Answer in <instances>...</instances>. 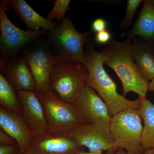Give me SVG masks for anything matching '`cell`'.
I'll list each match as a JSON object with an SVG mask.
<instances>
[{
	"instance_id": "1",
	"label": "cell",
	"mask_w": 154,
	"mask_h": 154,
	"mask_svg": "<svg viewBox=\"0 0 154 154\" xmlns=\"http://www.w3.org/2000/svg\"><path fill=\"white\" fill-rule=\"evenodd\" d=\"M84 64L88 71L86 85L98 93L107 105L111 117L128 108H138L140 99L130 100L119 94L116 83L107 74L104 67L105 57L103 52L95 49L94 43L89 37L85 45Z\"/></svg>"
},
{
	"instance_id": "2",
	"label": "cell",
	"mask_w": 154,
	"mask_h": 154,
	"mask_svg": "<svg viewBox=\"0 0 154 154\" xmlns=\"http://www.w3.org/2000/svg\"><path fill=\"white\" fill-rule=\"evenodd\" d=\"M131 42L128 39L122 42L111 39L102 51L105 57L104 64L112 69L120 79L123 96L133 92L142 99L149 91V82L138 71L130 49Z\"/></svg>"
},
{
	"instance_id": "3",
	"label": "cell",
	"mask_w": 154,
	"mask_h": 154,
	"mask_svg": "<svg viewBox=\"0 0 154 154\" xmlns=\"http://www.w3.org/2000/svg\"><path fill=\"white\" fill-rule=\"evenodd\" d=\"M88 71L82 63L56 60L49 78V91L75 105L86 85Z\"/></svg>"
},
{
	"instance_id": "4",
	"label": "cell",
	"mask_w": 154,
	"mask_h": 154,
	"mask_svg": "<svg viewBox=\"0 0 154 154\" xmlns=\"http://www.w3.org/2000/svg\"><path fill=\"white\" fill-rule=\"evenodd\" d=\"M90 34L79 32L72 20L66 18L46 36L56 60L84 63V46Z\"/></svg>"
},
{
	"instance_id": "5",
	"label": "cell",
	"mask_w": 154,
	"mask_h": 154,
	"mask_svg": "<svg viewBox=\"0 0 154 154\" xmlns=\"http://www.w3.org/2000/svg\"><path fill=\"white\" fill-rule=\"evenodd\" d=\"M142 120L138 110L134 107H128L112 116L110 131L118 148L131 154L144 153L142 144Z\"/></svg>"
},
{
	"instance_id": "6",
	"label": "cell",
	"mask_w": 154,
	"mask_h": 154,
	"mask_svg": "<svg viewBox=\"0 0 154 154\" xmlns=\"http://www.w3.org/2000/svg\"><path fill=\"white\" fill-rule=\"evenodd\" d=\"M36 94L43 106L48 133L66 134L76 127L84 125L73 104L61 100L50 91Z\"/></svg>"
},
{
	"instance_id": "7",
	"label": "cell",
	"mask_w": 154,
	"mask_h": 154,
	"mask_svg": "<svg viewBox=\"0 0 154 154\" xmlns=\"http://www.w3.org/2000/svg\"><path fill=\"white\" fill-rule=\"evenodd\" d=\"M46 30H23L14 25L0 5V60L5 62L47 34Z\"/></svg>"
},
{
	"instance_id": "8",
	"label": "cell",
	"mask_w": 154,
	"mask_h": 154,
	"mask_svg": "<svg viewBox=\"0 0 154 154\" xmlns=\"http://www.w3.org/2000/svg\"><path fill=\"white\" fill-rule=\"evenodd\" d=\"M46 34L21 52L36 82L35 93L49 91L50 76L56 60Z\"/></svg>"
},
{
	"instance_id": "9",
	"label": "cell",
	"mask_w": 154,
	"mask_h": 154,
	"mask_svg": "<svg viewBox=\"0 0 154 154\" xmlns=\"http://www.w3.org/2000/svg\"><path fill=\"white\" fill-rule=\"evenodd\" d=\"M74 138L90 152L107 151L116 152L119 149L110 131V123L101 122L82 125L66 134Z\"/></svg>"
},
{
	"instance_id": "10",
	"label": "cell",
	"mask_w": 154,
	"mask_h": 154,
	"mask_svg": "<svg viewBox=\"0 0 154 154\" xmlns=\"http://www.w3.org/2000/svg\"><path fill=\"white\" fill-rule=\"evenodd\" d=\"M84 149L71 137L47 133L34 137L26 152L29 154H74L85 152Z\"/></svg>"
},
{
	"instance_id": "11",
	"label": "cell",
	"mask_w": 154,
	"mask_h": 154,
	"mask_svg": "<svg viewBox=\"0 0 154 154\" xmlns=\"http://www.w3.org/2000/svg\"><path fill=\"white\" fill-rule=\"evenodd\" d=\"M74 105L84 125L110 123L112 117L106 103L94 89L87 85Z\"/></svg>"
},
{
	"instance_id": "12",
	"label": "cell",
	"mask_w": 154,
	"mask_h": 154,
	"mask_svg": "<svg viewBox=\"0 0 154 154\" xmlns=\"http://www.w3.org/2000/svg\"><path fill=\"white\" fill-rule=\"evenodd\" d=\"M22 108V114L34 136L48 133V125L43 106L36 93L16 91Z\"/></svg>"
},
{
	"instance_id": "13",
	"label": "cell",
	"mask_w": 154,
	"mask_h": 154,
	"mask_svg": "<svg viewBox=\"0 0 154 154\" xmlns=\"http://www.w3.org/2000/svg\"><path fill=\"white\" fill-rule=\"evenodd\" d=\"M1 73L16 91H29L36 93V83L21 53L1 62Z\"/></svg>"
},
{
	"instance_id": "14",
	"label": "cell",
	"mask_w": 154,
	"mask_h": 154,
	"mask_svg": "<svg viewBox=\"0 0 154 154\" xmlns=\"http://www.w3.org/2000/svg\"><path fill=\"white\" fill-rule=\"evenodd\" d=\"M0 127L16 140L19 152H26L35 137L22 114L2 105L0 106Z\"/></svg>"
},
{
	"instance_id": "15",
	"label": "cell",
	"mask_w": 154,
	"mask_h": 154,
	"mask_svg": "<svg viewBox=\"0 0 154 154\" xmlns=\"http://www.w3.org/2000/svg\"><path fill=\"white\" fill-rule=\"evenodd\" d=\"M5 8L9 6L26 25L27 30L36 31L40 29L50 31L60 23L48 20L38 14L24 0L1 1Z\"/></svg>"
},
{
	"instance_id": "16",
	"label": "cell",
	"mask_w": 154,
	"mask_h": 154,
	"mask_svg": "<svg viewBox=\"0 0 154 154\" xmlns=\"http://www.w3.org/2000/svg\"><path fill=\"white\" fill-rule=\"evenodd\" d=\"M130 49L141 75L149 82L154 79V45L135 39L131 41Z\"/></svg>"
},
{
	"instance_id": "17",
	"label": "cell",
	"mask_w": 154,
	"mask_h": 154,
	"mask_svg": "<svg viewBox=\"0 0 154 154\" xmlns=\"http://www.w3.org/2000/svg\"><path fill=\"white\" fill-rule=\"evenodd\" d=\"M139 16L128 34V39L139 36L146 42L154 45V7L152 0L144 1Z\"/></svg>"
},
{
	"instance_id": "18",
	"label": "cell",
	"mask_w": 154,
	"mask_h": 154,
	"mask_svg": "<svg viewBox=\"0 0 154 154\" xmlns=\"http://www.w3.org/2000/svg\"><path fill=\"white\" fill-rule=\"evenodd\" d=\"M140 99L137 109L144 122L142 144L145 151L154 148V104L146 97Z\"/></svg>"
},
{
	"instance_id": "19",
	"label": "cell",
	"mask_w": 154,
	"mask_h": 154,
	"mask_svg": "<svg viewBox=\"0 0 154 154\" xmlns=\"http://www.w3.org/2000/svg\"><path fill=\"white\" fill-rule=\"evenodd\" d=\"M0 103L3 107L22 114V108L17 94L2 73L0 74Z\"/></svg>"
},
{
	"instance_id": "20",
	"label": "cell",
	"mask_w": 154,
	"mask_h": 154,
	"mask_svg": "<svg viewBox=\"0 0 154 154\" xmlns=\"http://www.w3.org/2000/svg\"><path fill=\"white\" fill-rule=\"evenodd\" d=\"M70 0H57L52 10L48 15L47 19L50 21L56 20L59 23L65 19L67 11H69Z\"/></svg>"
},
{
	"instance_id": "21",
	"label": "cell",
	"mask_w": 154,
	"mask_h": 154,
	"mask_svg": "<svg viewBox=\"0 0 154 154\" xmlns=\"http://www.w3.org/2000/svg\"><path fill=\"white\" fill-rule=\"evenodd\" d=\"M142 2V0L128 1L126 14L120 25V27L122 28H128L131 25L136 11L138 7Z\"/></svg>"
},
{
	"instance_id": "22",
	"label": "cell",
	"mask_w": 154,
	"mask_h": 154,
	"mask_svg": "<svg viewBox=\"0 0 154 154\" xmlns=\"http://www.w3.org/2000/svg\"><path fill=\"white\" fill-rule=\"evenodd\" d=\"M111 37L110 32L105 30L96 33L95 40L99 44H107L112 39Z\"/></svg>"
},
{
	"instance_id": "23",
	"label": "cell",
	"mask_w": 154,
	"mask_h": 154,
	"mask_svg": "<svg viewBox=\"0 0 154 154\" xmlns=\"http://www.w3.org/2000/svg\"><path fill=\"white\" fill-rule=\"evenodd\" d=\"M107 23L105 19L98 18L95 19L92 24V29L96 33L106 30Z\"/></svg>"
},
{
	"instance_id": "24",
	"label": "cell",
	"mask_w": 154,
	"mask_h": 154,
	"mask_svg": "<svg viewBox=\"0 0 154 154\" xmlns=\"http://www.w3.org/2000/svg\"><path fill=\"white\" fill-rule=\"evenodd\" d=\"M19 152L17 144L12 145H0V154H18Z\"/></svg>"
},
{
	"instance_id": "25",
	"label": "cell",
	"mask_w": 154,
	"mask_h": 154,
	"mask_svg": "<svg viewBox=\"0 0 154 154\" xmlns=\"http://www.w3.org/2000/svg\"><path fill=\"white\" fill-rule=\"evenodd\" d=\"M0 143L4 145H12L17 144L13 138L1 129H0Z\"/></svg>"
},
{
	"instance_id": "26",
	"label": "cell",
	"mask_w": 154,
	"mask_h": 154,
	"mask_svg": "<svg viewBox=\"0 0 154 154\" xmlns=\"http://www.w3.org/2000/svg\"><path fill=\"white\" fill-rule=\"evenodd\" d=\"M116 152H107V153H103V152H83L74 154H115Z\"/></svg>"
},
{
	"instance_id": "27",
	"label": "cell",
	"mask_w": 154,
	"mask_h": 154,
	"mask_svg": "<svg viewBox=\"0 0 154 154\" xmlns=\"http://www.w3.org/2000/svg\"><path fill=\"white\" fill-rule=\"evenodd\" d=\"M149 91H154V79L149 82Z\"/></svg>"
},
{
	"instance_id": "28",
	"label": "cell",
	"mask_w": 154,
	"mask_h": 154,
	"mask_svg": "<svg viewBox=\"0 0 154 154\" xmlns=\"http://www.w3.org/2000/svg\"><path fill=\"white\" fill-rule=\"evenodd\" d=\"M115 154H131L129 153H128L127 152L125 151L124 149H123L119 148V149L115 153ZM144 154V153L142 154Z\"/></svg>"
},
{
	"instance_id": "29",
	"label": "cell",
	"mask_w": 154,
	"mask_h": 154,
	"mask_svg": "<svg viewBox=\"0 0 154 154\" xmlns=\"http://www.w3.org/2000/svg\"><path fill=\"white\" fill-rule=\"evenodd\" d=\"M144 154H154V148L146 150Z\"/></svg>"
},
{
	"instance_id": "30",
	"label": "cell",
	"mask_w": 154,
	"mask_h": 154,
	"mask_svg": "<svg viewBox=\"0 0 154 154\" xmlns=\"http://www.w3.org/2000/svg\"><path fill=\"white\" fill-rule=\"evenodd\" d=\"M18 154H29L27 152H19Z\"/></svg>"
},
{
	"instance_id": "31",
	"label": "cell",
	"mask_w": 154,
	"mask_h": 154,
	"mask_svg": "<svg viewBox=\"0 0 154 154\" xmlns=\"http://www.w3.org/2000/svg\"><path fill=\"white\" fill-rule=\"evenodd\" d=\"M152 3H153V6L154 7V0H152Z\"/></svg>"
}]
</instances>
